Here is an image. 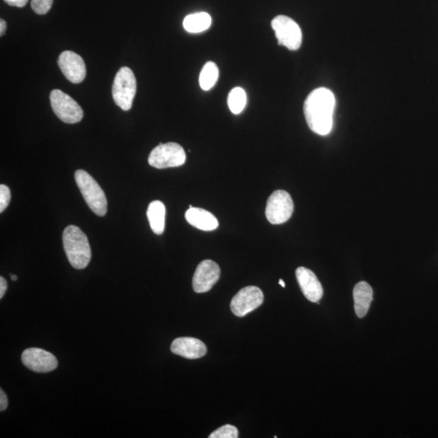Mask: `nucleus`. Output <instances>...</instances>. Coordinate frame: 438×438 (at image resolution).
I'll list each match as a JSON object with an SVG mask.
<instances>
[{"label": "nucleus", "instance_id": "nucleus-1", "mask_svg": "<svg viewBox=\"0 0 438 438\" xmlns=\"http://www.w3.org/2000/svg\"><path fill=\"white\" fill-rule=\"evenodd\" d=\"M335 98L328 88H318L309 93L304 113L309 129L321 136L328 135L333 127Z\"/></svg>", "mask_w": 438, "mask_h": 438}, {"label": "nucleus", "instance_id": "nucleus-2", "mask_svg": "<svg viewBox=\"0 0 438 438\" xmlns=\"http://www.w3.org/2000/svg\"><path fill=\"white\" fill-rule=\"evenodd\" d=\"M64 248L70 264L76 270L87 267L91 260L88 238L79 226H67L63 234Z\"/></svg>", "mask_w": 438, "mask_h": 438}, {"label": "nucleus", "instance_id": "nucleus-3", "mask_svg": "<svg viewBox=\"0 0 438 438\" xmlns=\"http://www.w3.org/2000/svg\"><path fill=\"white\" fill-rule=\"evenodd\" d=\"M75 180L84 197L88 207L92 212L103 217L108 212V200L102 188L93 177L83 170L76 171Z\"/></svg>", "mask_w": 438, "mask_h": 438}, {"label": "nucleus", "instance_id": "nucleus-4", "mask_svg": "<svg viewBox=\"0 0 438 438\" xmlns=\"http://www.w3.org/2000/svg\"><path fill=\"white\" fill-rule=\"evenodd\" d=\"M137 92V81L132 71L123 67L116 74L113 86V97L122 110H129Z\"/></svg>", "mask_w": 438, "mask_h": 438}, {"label": "nucleus", "instance_id": "nucleus-5", "mask_svg": "<svg viewBox=\"0 0 438 438\" xmlns=\"http://www.w3.org/2000/svg\"><path fill=\"white\" fill-rule=\"evenodd\" d=\"M185 149L175 142L160 144L149 154V164L157 169L177 168L186 162Z\"/></svg>", "mask_w": 438, "mask_h": 438}, {"label": "nucleus", "instance_id": "nucleus-6", "mask_svg": "<svg viewBox=\"0 0 438 438\" xmlns=\"http://www.w3.org/2000/svg\"><path fill=\"white\" fill-rule=\"evenodd\" d=\"M275 36L281 46L296 51L301 46L302 32L295 21L287 16H278L271 22Z\"/></svg>", "mask_w": 438, "mask_h": 438}, {"label": "nucleus", "instance_id": "nucleus-7", "mask_svg": "<svg viewBox=\"0 0 438 438\" xmlns=\"http://www.w3.org/2000/svg\"><path fill=\"white\" fill-rule=\"evenodd\" d=\"M294 204L290 194L284 190H277L271 194L266 204V219L271 224L286 223L292 217Z\"/></svg>", "mask_w": 438, "mask_h": 438}, {"label": "nucleus", "instance_id": "nucleus-8", "mask_svg": "<svg viewBox=\"0 0 438 438\" xmlns=\"http://www.w3.org/2000/svg\"><path fill=\"white\" fill-rule=\"evenodd\" d=\"M53 112L66 124L79 123L83 119V110L69 94L59 90H54L50 96Z\"/></svg>", "mask_w": 438, "mask_h": 438}, {"label": "nucleus", "instance_id": "nucleus-9", "mask_svg": "<svg viewBox=\"0 0 438 438\" xmlns=\"http://www.w3.org/2000/svg\"><path fill=\"white\" fill-rule=\"evenodd\" d=\"M263 301V291L258 287L248 286L243 288L231 299V312L237 317H245L248 313L262 306Z\"/></svg>", "mask_w": 438, "mask_h": 438}, {"label": "nucleus", "instance_id": "nucleus-10", "mask_svg": "<svg viewBox=\"0 0 438 438\" xmlns=\"http://www.w3.org/2000/svg\"><path fill=\"white\" fill-rule=\"evenodd\" d=\"M22 362L33 372L45 374L58 367V360L51 352L40 348H28L21 356Z\"/></svg>", "mask_w": 438, "mask_h": 438}, {"label": "nucleus", "instance_id": "nucleus-11", "mask_svg": "<svg viewBox=\"0 0 438 438\" xmlns=\"http://www.w3.org/2000/svg\"><path fill=\"white\" fill-rule=\"evenodd\" d=\"M220 278V268L212 260H204L197 265L192 279L193 290L204 293L212 289Z\"/></svg>", "mask_w": 438, "mask_h": 438}, {"label": "nucleus", "instance_id": "nucleus-12", "mask_svg": "<svg viewBox=\"0 0 438 438\" xmlns=\"http://www.w3.org/2000/svg\"><path fill=\"white\" fill-rule=\"evenodd\" d=\"M58 64L66 79L71 83L79 84L85 80L86 67L84 60L79 54L65 51L60 54Z\"/></svg>", "mask_w": 438, "mask_h": 438}, {"label": "nucleus", "instance_id": "nucleus-13", "mask_svg": "<svg viewBox=\"0 0 438 438\" xmlns=\"http://www.w3.org/2000/svg\"><path fill=\"white\" fill-rule=\"evenodd\" d=\"M296 275L304 296L309 301L319 302L323 296V288L313 271L306 267H299L296 271Z\"/></svg>", "mask_w": 438, "mask_h": 438}, {"label": "nucleus", "instance_id": "nucleus-14", "mask_svg": "<svg viewBox=\"0 0 438 438\" xmlns=\"http://www.w3.org/2000/svg\"><path fill=\"white\" fill-rule=\"evenodd\" d=\"M171 350L173 353L187 359H199L207 352L204 343L191 337H181L171 343Z\"/></svg>", "mask_w": 438, "mask_h": 438}, {"label": "nucleus", "instance_id": "nucleus-15", "mask_svg": "<svg viewBox=\"0 0 438 438\" xmlns=\"http://www.w3.org/2000/svg\"><path fill=\"white\" fill-rule=\"evenodd\" d=\"M190 207L185 213V219L188 224L204 231H212L218 229L219 221L212 213L201 208Z\"/></svg>", "mask_w": 438, "mask_h": 438}, {"label": "nucleus", "instance_id": "nucleus-16", "mask_svg": "<svg viewBox=\"0 0 438 438\" xmlns=\"http://www.w3.org/2000/svg\"><path fill=\"white\" fill-rule=\"evenodd\" d=\"M374 292L372 287L366 282H360L354 287L353 298L355 311L359 318L367 314L373 301Z\"/></svg>", "mask_w": 438, "mask_h": 438}, {"label": "nucleus", "instance_id": "nucleus-17", "mask_svg": "<svg viewBox=\"0 0 438 438\" xmlns=\"http://www.w3.org/2000/svg\"><path fill=\"white\" fill-rule=\"evenodd\" d=\"M147 217L151 230L156 235H162L165 229L166 207L160 201H154L147 209Z\"/></svg>", "mask_w": 438, "mask_h": 438}, {"label": "nucleus", "instance_id": "nucleus-18", "mask_svg": "<svg viewBox=\"0 0 438 438\" xmlns=\"http://www.w3.org/2000/svg\"><path fill=\"white\" fill-rule=\"evenodd\" d=\"M212 23V16L208 13H197L187 16L183 25L186 31L197 33L208 30Z\"/></svg>", "mask_w": 438, "mask_h": 438}, {"label": "nucleus", "instance_id": "nucleus-19", "mask_svg": "<svg viewBox=\"0 0 438 438\" xmlns=\"http://www.w3.org/2000/svg\"><path fill=\"white\" fill-rule=\"evenodd\" d=\"M219 76L218 66L214 62H208L204 65L199 77L200 86L203 91H209L212 88Z\"/></svg>", "mask_w": 438, "mask_h": 438}, {"label": "nucleus", "instance_id": "nucleus-20", "mask_svg": "<svg viewBox=\"0 0 438 438\" xmlns=\"http://www.w3.org/2000/svg\"><path fill=\"white\" fill-rule=\"evenodd\" d=\"M247 103V96L245 90L241 87H236L229 93L227 104L233 114L238 115L243 112Z\"/></svg>", "mask_w": 438, "mask_h": 438}, {"label": "nucleus", "instance_id": "nucleus-21", "mask_svg": "<svg viewBox=\"0 0 438 438\" xmlns=\"http://www.w3.org/2000/svg\"><path fill=\"white\" fill-rule=\"evenodd\" d=\"M209 438H237L239 437V431L236 427L226 425L216 430L209 436Z\"/></svg>", "mask_w": 438, "mask_h": 438}, {"label": "nucleus", "instance_id": "nucleus-22", "mask_svg": "<svg viewBox=\"0 0 438 438\" xmlns=\"http://www.w3.org/2000/svg\"><path fill=\"white\" fill-rule=\"evenodd\" d=\"M53 0H31L33 12L38 15H45L51 10Z\"/></svg>", "mask_w": 438, "mask_h": 438}, {"label": "nucleus", "instance_id": "nucleus-23", "mask_svg": "<svg viewBox=\"0 0 438 438\" xmlns=\"http://www.w3.org/2000/svg\"><path fill=\"white\" fill-rule=\"evenodd\" d=\"M11 201V191L6 185H0V212L3 213Z\"/></svg>", "mask_w": 438, "mask_h": 438}, {"label": "nucleus", "instance_id": "nucleus-24", "mask_svg": "<svg viewBox=\"0 0 438 438\" xmlns=\"http://www.w3.org/2000/svg\"><path fill=\"white\" fill-rule=\"evenodd\" d=\"M8 405V400L6 393L3 390L0 391V411L4 412Z\"/></svg>", "mask_w": 438, "mask_h": 438}, {"label": "nucleus", "instance_id": "nucleus-25", "mask_svg": "<svg viewBox=\"0 0 438 438\" xmlns=\"http://www.w3.org/2000/svg\"><path fill=\"white\" fill-rule=\"evenodd\" d=\"M28 1H29V0H4V2L10 5V6L18 8L25 7Z\"/></svg>", "mask_w": 438, "mask_h": 438}, {"label": "nucleus", "instance_id": "nucleus-26", "mask_svg": "<svg viewBox=\"0 0 438 438\" xmlns=\"http://www.w3.org/2000/svg\"><path fill=\"white\" fill-rule=\"evenodd\" d=\"M8 289V282L1 277L0 278V299H2Z\"/></svg>", "mask_w": 438, "mask_h": 438}, {"label": "nucleus", "instance_id": "nucleus-27", "mask_svg": "<svg viewBox=\"0 0 438 438\" xmlns=\"http://www.w3.org/2000/svg\"><path fill=\"white\" fill-rule=\"evenodd\" d=\"M6 21H4L3 19L0 20V35L3 36L5 33V31H6Z\"/></svg>", "mask_w": 438, "mask_h": 438}, {"label": "nucleus", "instance_id": "nucleus-28", "mask_svg": "<svg viewBox=\"0 0 438 438\" xmlns=\"http://www.w3.org/2000/svg\"><path fill=\"white\" fill-rule=\"evenodd\" d=\"M279 284H280L282 287H286L285 282H284V280H282V279H280V280H279Z\"/></svg>", "mask_w": 438, "mask_h": 438}, {"label": "nucleus", "instance_id": "nucleus-29", "mask_svg": "<svg viewBox=\"0 0 438 438\" xmlns=\"http://www.w3.org/2000/svg\"><path fill=\"white\" fill-rule=\"evenodd\" d=\"M12 280H13V281L18 280V276H16V275H12Z\"/></svg>", "mask_w": 438, "mask_h": 438}]
</instances>
